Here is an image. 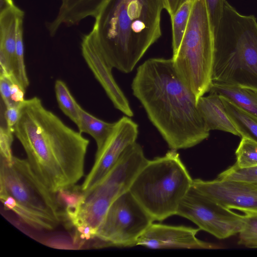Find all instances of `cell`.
<instances>
[{
    "label": "cell",
    "instance_id": "cell-15",
    "mask_svg": "<svg viewBox=\"0 0 257 257\" xmlns=\"http://www.w3.org/2000/svg\"><path fill=\"white\" fill-rule=\"evenodd\" d=\"M107 0H61L54 19L47 24L50 36H54L62 26L79 24L88 17L95 18Z\"/></svg>",
    "mask_w": 257,
    "mask_h": 257
},
{
    "label": "cell",
    "instance_id": "cell-16",
    "mask_svg": "<svg viewBox=\"0 0 257 257\" xmlns=\"http://www.w3.org/2000/svg\"><path fill=\"white\" fill-rule=\"evenodd\" d=\"M197 106L203 120L205 130H219L240 137V135L229 117L220 96L210 93L198 98Z\"/></svg>",
    "mask_w": 257,
    "mask_h": 257
},
{
    "label": "cell",
    "instance_id": "cell-5",
    "mask_svg": "<svg viewBox=\"0 0 257 257\" xmlns=\"http://www.w3.org/2000/svg\"><path fill=\"white\" fill-rule=\"evenodd\" d=\"M0 198L5 209L37 230H52L63 219L56 193L40 181L27 159L13 156L10 162L1 156Z\"/></svg>",
    "mask_w": 257,
    "mask_h": 257
},
{
    "label": "cell",
    "instance_id": "cell-31",
    "mask_svg": "<svg viewBox=\"0 0 257 257\" xmlns=\"http://www.w3.org/2000/svg\"><path fill=\"white\" fill-rule=\"evenodd\" d=\"M15 5L13 0H1L0 10L4 9Z\"/></svg>",
    "mask_w": 257,
    "mask_h": 257
},
{
    "label": "cell",
    "instance_id": "cell-17",
    "mask_svg": "<svg viewBox=\"0 0 257 257\" xmlns=\"http://www.w3.org/2000/svg\"><path fill=\"white\" fill-rule=\"evenodd\" d=\"M209 92L227 98L239 108L257 117L256 89L212 83Z\"/></svg>",
    "mask_w": 257,
    "mask_h": 257
},
{
    "label": "cell",
    "instance_id": "cell-12",
    "mask_svg": "<svg viewBox=\"0 0 257 257\" xmlns=\"http://www.w3.org/2000/svg\"><path fill=\"white\" fill-rule=\"evenodd\" d=\"M200 228L153 222L141 235L137 245L151 249H217L218 245L201 240L196 235Z\"/></svg>",
    "mask_w": 257,
    "mask_h": 257
},
{
    "label": "cell",
    "instance_id": "cell-19",
    "mask_svg": "<svg viewBox=\"0 0 257 257\" xmlns=\"http://www.w3.org/2000/svg\"><path fill=\"white\" fill-rule=\"evenodd\" d=\"M220 96L240 137H247L257 142V117L239 108L227 98Z\"/></svg>",
    "mask_w": 257,
    "mask_h": 257
},
{
    "label": "cell",
    "instance_id": "cell-8",
    "mask_svg": "<svg viewBox=\"0 0 257 257\" xmlns=\"http://www.w3.org/2000/svg\"><path fill=\"white\" fill-rule=\"evenodd\" d=\"M154 221L130 191L111 205L94 239L98 247H132Z\"/></svg>",
    "mask_w": 257,
    "mask_h": 257
},
{
    "label": "cell",
    "instance_id": "cell-23",
    "mask_svg": "<svg viewBox=\"0 0 257 257\" xmlns=\"http://www.w3.org/2000/svg\"><path fill=\"white\" fill-rule=\"evenodd\" d=\"M238 167L245 168L257 166V142L247 137L241 139L235 151Z\"/></svg>",
    "mask_w": 257,
    "mask_h": 257
},
{
    "label": "cell",
    "instance_id": "cell-21",
    "mask_svg": "<svg viewBox=\"0 0 257 257\" xmlns=\"http://www.w3.org/2000/svg\"><path fill=\"white\" fill-rule=\"evenodd\" d=\"M193 0H188L171 18L172 30L173 56L177 53L186 30Z\"/></svg>",
    "mask_w": 257,
    "mask_h": 257
},
{
    "label": "cell",
    "instance_id": "cell-22",
    "mask_svg": "<svg viewBox=\"0 0 257 257\" xmlns=\"http://www.w3.org/2000/svg\"><path fill=\"white\" fill-rule=\"evenodd\" d=\"M24 14L21 15L18 20L17 28L16 58L17 72L16 78L19 84L25 90L29 85L24 60V47L23 43V20Z\"/></svg>",
    "mask_w": 257,
    "mask_h": 257
},
{
    "label": "cell",
    "instance_id": "cell-24",
    "mask_svg": "<svg viewBox=\"0 0 257 257\" xmlns=\"http://www.w3.org/2000/svg\"><path fill=\"white\" fill-rule=\"evenodd\" d=\"M243 225L239 233L238 244L248 248H257V213L243 215Z\"/></svg>",
    "mask_w": 257,
    "mask_h": 257
},
{
    "label": "cell",
    "instance_id": "cell-1",
    "mask_svg": "<svg viewBox=\"0 0 257 257\" xmlns=\"http://www.w3.org/2000/svg\"><path fill=\"white\" fill-rule=\"evenodd\" d=\"M14 134L32 170L51 192L70 188L83 176L89 141L47 109L39 97L23 101Z\"/></svg>",
    "mask_w": 257,
    "mask_h": 257
},
{
    "label": "cell",
    "instance_id": "cell-10",
    "mask_svg": "<svg viewBox=\"0 0 257 257\" xmlns=\"http://www.w3.org/2000/svg\"><path fill=\"white\" fill-rule=\"evenodd\" d=\"M138 125L127 116L115 121L114 127L102 148L96 151L94 165L80 186L83 192L94 188L116 164L130 145L136 142Z\"/></svg>",
    "mask_w": 257,
    "mask_h": 257
},
{
    "label": "cell",
    "instance_id": "cell-20",
    "mask_svg": "<svg viewBox=\"0 0 257 257\" xmlns=\"http://www.w3.org/2000/svg\"><path fill=\"white\" fill-rule=\"evenodd\" d=\"M55 91L59 108L77 126L79 123L78 103L71 94L66 83L58 79L55 83Z\"/></svg>",
    "mask_w": 257,
    "mask_h": 257
},
{
    "label": "cell",
    "instance_id": "cell-27",
    "mask_svg": "<svg viewBox=\"0 0 257 257\" xmlns=\"http://www.w3.org/2000/svg\"><path fill=\"white\" fill-rule=\"evenodd\" d=\"M14 83H18L15 78L0 74V91L6 107L16 104L13 102L11 98L12 88Z\"/></svg>",
    "mask_w": 257,
    "mask_h": 257
},
{
    "label": "cell",
    "instance_id": "cell-25",
    "mask_svg": "<svg viewBox=\"0 0 257 257\" xmlns=\"http://www.w3.org/2000/svg\"><path fill=\"white\" fill-rule=\"evenodd\" d=\"M217 178L257 185V166L240 168L234 164L220 173Z\"/></svg>",
    "mask_w": 257,
    "mask_h": 257
},
{
    "label": "cell",
    "instance_id": "cell-32",
    "mask_svg": "<svg viewBox=\"0 0 257 257\" xmlns=\"http://www.w3.org/2000/svg\"><path fill=\"white\" fill-rule=\"evenodd\" d=\"M255 186H257V185H254Z\"/></svg>",
    "mask_w": 257,
    "mask_h": 257
},
{
    "label": "cell",
    "instance_id": "cell-18",
    "mask_svg": "<svg viewBox=\"0 0 257 257\" xmlns=\"http://www.w3.org/2000/svg\"><path fill=\"white\" fill-rule=\"evenodd\" d=\"M79 123L77 127L81 133H86L95 140L98 151L111 133L114 122H108L93 116L78 104Z\"/></svg>",
    "mask_w": 257,
    "mask_h": 257
},
{
    "label": "cell",
    "instance_id": "cell-6",
    "mask_svg": "<svg viewBox=\"0 0 257 257\" xmlns=\"http://www.w3.org/2000/svg\"><path fill=\"white\" fill-rule=\"evenodd\" d=\"M177 150L148 160L134 180L129 191L154 221L176 215L192 184Z\"/></svg>",
    "mask_w": 257,
    "mask_h": 257
},
{
    "label": "cell",
    "instance_id": "cell-28",
    "mask_svg": "<svg viewBox=\"0 0 257 257\" xmlns=\"http://www.w3.org/2000/svg\"><path fill=\"white\" fill-rule=\"evenodd\" d=\"M14 133L2 126L0 131L1 156L8 161H12L13 155L12 152V145Z\"/></svg>",
    "mask_w": 257,
    "mask_h": 257
},
{
    "label": "cell",
    "instance_id": "cell-9",
    "mask_svg": "<svg viewBox=\"0 0 257 257\" xmlns=\"http://www.w3.org/2000/svg\"><path fill=\"white\" fill-rule=\"evenodd\" d=\"M176 215L189 219L200 229L219 239L239 233L243 225V215L219 206L192 186L180 202Z\"/></svg>",
    "mask_w": 257,
    "mask_h": 257
},
{
    "label": "cell",
    "instance_id": "cell-3",
    "mask_svg": "<svg viewBox=\"0 0 257 257\" xmlns=\"http://www.w3.org/2000/svg\"><path fill=\"white\" fill-rule=\"evenodd\" d=\"M162 0H107L84 36L112 68L133 71L161 36Z\"/></svg>",
    "mask_w": 257,
    "mask_h": 257
},
{
    "label": "cell",
    "instance_id": "cell-4",
    "mask_svg": "<svg viewBox=\"0 0 257 257\" xmlns=\"http://www.w3.org/2000/svg\"><path fill=\"white\" fill-rule=\"evenodd\" d=\"M212 83L257 90V22L226 0L214 34Z\"/></svg>",
    "mask_w": 257,
    "mask_h": 257
},
{
    "label": "cell",
    "instance_id": "cell-14",
    "mask_svg": "<svg viewBox=\"0 0 257 257\" xmlns=\"http://www.w3.org/2000/svg\"><path fill=\"white\" fill-rule=\"evenodd\" d=\"M24 14L15 5L0 10V74L16 80L17 23L19 17Z\"/></svg>",
    "mask_w": 257,
    "mask_h": 257
},
{
    "label": "cell",
    "instance_id": "cell-30",
    "mask_svg": "<svg viewBox=\"0 0 257 257\" xmlns=\"http://www.w3.org/2000/svg\"><path fill=\"white\" fill-rule=\"evenodd\" d=\"M188 0H162L164 9L172 18L178 9Z\"/></svg>",
    "mask_w": 257,
    "mask_h": 257
},
{
    "label": "cell",
    "instance_id": "cell-29",
    "mask_svg": "<svg viewBox=\"0 0 257 257\" xmlns=\"http://www.w3.org/2000/svg\"><path fill=\"white\" fill-rule=\"evenodd\" d=\"M23 102L6 107L5 117L8 131L14 133V127L17 123Z\"/></svg>",
    "mask_w": 257,
    "mask_h": 257
},
{
    "label": "cell",
    "instance_id": "cell-13",
    "mask_svg": "<svg viewBox=\"0 0 257 257\" xmlns=\"http://www.w3.org/2000/svg\"><path fill=\"white\" fill-rule=\"evenodd\" d=\"M82 55L94 77L103 88L114 107L128 117L134 115L129 102L112 74V68L106 63L96 47L83 36L81 43Z\"/></svg>",
    "mask_w": 257,
    "mask_h": 257
},
{
    "label": "cell",
    "instance_id": "cell-11",
    "mask_svg": "<svg viewBox=\"0 0 257 257\" xmlns=\"http://www.w3.org/2000/svg\"><path fill=\"white\" fill-rule=\"evenodd\" d=\"M192 186L204 196L227 209L257 213V186L237 181L193 179Z\"/></svg>",
    "mask_w": 257,
    "mask_h": 257
},
{
    "label": "cell",
    "instance_id": "cell-7",
    "mask_svg": "<svg viewBox=\"0 0 257 257\" xmlns=\"http://www.w3.org/2000/svg\"><path fill=\"white\" fill-rule=\"evenodd\" d=\"M213 56L214 35L205 0H193L186 30L172 59L178 73L197 100L209 91Z\"/></svg>",
    "mask_w": 257,
    "mask_h": 257
},
{
    "label": "cell",
    "instance_id": "cell-26",
    "mask_svg": "<svg viewBox=\"0 0 257 257\" xmlns=\"http://www.w3.org/2000/svg\"><path fill=\"white\" fill-rule=\"evenodd\" d=\"M225 1V0H205L213 34L217 30L222 17Z\"/></svg>",
    "mask_w": 257,
    "mask_h": 257
},
{
    "label": "cell",
    "instance_id": "cell-2",
    "mask_svg": "<svg viewBox=\"0 0 257 257\" xmlns=\"http://www.w3.org/2000/svg\"><path fill=\"white\" fill-rule=\"evenodd\" d=\"M131 87L171 149L190 148L208 138L197 99L178 73L172 58L145 61L138 68Z\"/></svg>",
    "mask_w": 257,
    "mask_h": 257
}]
</instances>
